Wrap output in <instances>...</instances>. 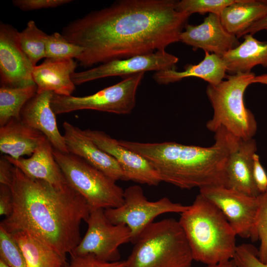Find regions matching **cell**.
<instances>
[{
	"mask_svg": "<svg viewBox=\"0 0 267 267\" xmlns=\"http://www.w3.org/2000/svg\"><path fill=\"white\" fill-rule=\"evenodd\" d=\"M177 0H122L70 22L61 34L83 48L76 59L91 67L165 50L179 42L190 15L177 10Z\"/></svg>",
	"mask_w": 267,
	"mask_h": 267,
	"instance_id": "1",
	"label": "cell"
},
{
	"mask_svg": "<svg viewBox=\"0 0 267 267\" xmlns=\"http://www.w3.org/2000/svg\"><path fill=\"white\" fill-rule=\"evenodd\" d=\"M13 198L11 214L0 223L9 233L24 231L55 250L66 261L80 243V224L87 221L91 209L69 184L56 187L33 179L14 167L9 186Z\"/></svg>",
	"mask_w": 267,
	"mask_h": 267,
	"instance_id": "2",
	"label": "cell"
},
{
	"mask_svg": "<svg viewBox=\"0 0 267 267\" xmlns=\"http://www.w3.org/2000/svg\"><path fill=\"white\" fill-rule=\"evenodd\" d=\"M214 133L215 143L209 147L172 141L144 143L118 140V142L145 158L162 181L187 189L225 186L229 155L241 139L222 127Z\"/></svg>",
	"mask_w": 267,
	"mask_h": 267,
	"instance_id": "3",
	"label": "cell"
},
{
	"mask_svg": "<svg viewBox=\"0 0 267 267\" xmlns=\"http://www.w3.org/2000/svg\"><path fill=\"white\" fill-rule=\"evenodd\" d=\"M179 222L193 260L206 265L233 259L236 234L222 211L200 193Z\"/></svg>",
	"mask_w": 267,
	"mask_h": 267,
	"instance_id": "4",
	"label": "cell"
},
{
	"mask_svg": "<svg viewBox=\"0 0 267 267\" xmlns=\"http://www.w3.org/2000/svg\"><path fill=\"white\" fill-rule=\"evenodd\" d=\"M134 244L126 267H187L193 261L183 230L174 219L153 222Z\"/></svg>",
	"mask_w": 267,
	"mask_h": 267,
	"instance_id": "5",
	"label": "cell"
},
{
	"mask_svg": "<svg viewBox=\"0 0 267 267\" xmlns=\"http://www.w3.org/2000/svg\"><path fill=\"white\" fill-rule=\"evenodd\" d=\"M255 77L251 72L237 73L218 85L208 86L206 93L213 109V117L206 123L208 130L215 132L222 127L241 140L253 138L257 123L245 106L244 95Z\"/></svg>",
	"mask_w": 267,
	"mask_h": 267,
	"instance_id": "6",
	"label": "cell"
},
{
	"mask_svg": "<svg viewBox=\"0 0 267 267\" xmlns=\"http://www.w3.org/2000/svg\"><path fill=\"white\" fill-rule=\"evenodd\" d=\"M53 155L68 183L91 210L114 208L123 203L124 190L102 172L70 153L53 148Z\"/></svg>",
	"mask_w": 267,
	"mask_h": 267,
	"instance_id": "7",
	"label": "cell"
},
{
	"mask_svg": "<svg viewBox=\"0 0 267 267\" xmlns=\"http://www.w3.org/2000/svg\"><path fill=\"white\" fill-rule=\"evenodd\" d=\"M144 73L125 77L119 83L88 96L53 94L51 106L55 114L93 110L117 114H130L136 102V93Z\"/></svg>",
	"mask_w": 267,
	"mask_h": 267,
	"instance_id": "8",
	"label": "cell"
},
{
	"mask_svg": "<svg viewBox=\"0 0 267 267\" xmlns=\"http://www.w3.org/2000/svg\"><path fill=\"white\" fill-rule=\"evenodd\" d=\"M189 205L174 203L167 197L150 201L144 195L142 188L132 185L124 190V202L120 206L104 210L107 219L113 224L127 225L131 232L133 244L142 231L158 216L169 213L181 214Z\"/></svg>",
	"mask_w": 267,
	"mask_h": 267,
	"instance_id": "9",
	"label": "cell"
},
{
	"mask_svg": "<svg viewBox=\"0 0 267 267\" xmlns=\"http://www.w3.org/2000/svg\"><path fill=\"white\" fill-rule=\"evenodd\" d=\"M200 194L223 213L237 235L258 241L257 225L267 191L250 196L224 186L203 187Z\"/></svg>",
	"mask_w": 267,
	"mask_h": 267,
	"instance_id": "10",
	"label": "cell"
},
{
	"mask_svg": "<svg viewBox=\"0 0 267 267\" xmlns=\"http://www.w3.org/2000/svg\"><path fill=\"white\" fill-rule=\"evenodd\" d=\"M86 222L87 231L70 255L90 254L104 261H120L119 247L131 241L130 228L123 224L111 223L103 209H91Z\"/></svg>",
	"mask_w": 267,
	"mask_h": 267,
	"instance_id": "11",
	"label": "cell"
},
{
	"mask_svg": "<svg viewBox=\"0 0 267 267\" xmlns=\"http://www.w3.org/2000/svg\"><path fill=\"white\" fill-rule=\"evenodd\" d=\"M178 58L165 50L134 56L116 59L83 71L75 72L71 79L75 85L112 76L128 77L146 71L156 72L175 68Z\"/></svg>",
	"mask_w": 267,
	"mask_h": 267,
	"instance_id": "12",
	"label": "cell"
},
{
	"mask_svg": "<svg viewBox=\"0 0 267 267\" xmlns=\"http://www.w3.org/2000/svg\"><path fill=\"white\" fill-rule=\"evenodd\" d=\"M18 33L11 25L0 22V86L26 87L36 85L32 77L34 66L20 46Z\"/></svg>",
	"mask_w": 267,
	"mask_h": 267,
	"instance_id": "13",
	"label": "cell"
},
{
	"mask_svg": "<svg viewBox=\"0 0 267 267\" xmlns=\"http://www.w3.org/2000/svg\"><path fill=\"white\" fill-rule=\"evenodd\" d=\"M84 131L99 148L116 160L124 173L125 181L152 186H157L162 181L151 164L140 154L121 145L118 140L102 131Z\"/></svg>",
	"mask_w": 267,
	"mask_h": 267,
	"instance_id": "14",
	"label": "cell"
},
{
	"mask_svg": "<svg viewBox=\"0 0 267 267\" xmlns=\"http://www.w3.org/2000/svg\"><path fill=\"white\" fill-rule=\"evenodd\" d=\"M179 36V42L202 49L221 57L240 44L237 37L228 32L222 25L220 17L209 13L199 25L186 24Z\"/></svg>",
	"mask_w": 267,
	"mask_h": 267,
	"instance_id": "15",
	"label": "cell"
},
{
	"mask_svg": "<svg viewBox=\"0 0 267 267\" xmlns=\"http://www.w3.org/2000/svg\"><path fill=\"white\" fill-rule=\"evenodd\" d=\"M63 128L69 153L81 158L115 181L124 180V173L116 160L99 148L84 130L66 121Z\"/></svg>",
	"mask_w": 267,
	"mask_h": 267,
	"instance_id": "16",
	"label": "cell"
},
{
	"mask_svg": "<svg viewBox=\"0 0 267 267\" xmlns=\"http://www.w3.org/2000/svg\"><path fill=\"white\" fill-rule=\"evenodd\" d=\"M53 94L50 91L37 92L22 109L20 121L44 134L54 149L69 153L63 135L59 131L56 114L51 106Z\"/></svg>",
	"mask_w": 267,
	"mask_h": 267,
	"instance_id": "17",
	"label": "cell"
},
{
	"mask_svg": "<svg viewBox=\"0 0 267 267\" xmlns=\"http://www.w3.org/2000/svg\"><path fill=\"white\" fill-rule=\"evenodd\" d=\"M257 151L254 139L240 141L237 147L230 153L227 161L225 187L250 196L260 194L253 175V156Z\"/></svg>",
	"mask_w": 267,
	"mask_h": 267,
	"instance_id": "18",
	"label": "cell"
},
{
	"mask_svg": "<svg viewBox=\"0 0 267 267\" xmlns=\"http://www.w3.org/2000/svg\"><path fill=\"white\" fill-rule=\"evenodd\" d=\"M4 157L29 178L45 181L58 187L69 184L54 158L53 147L47 138L29 158L15 159L7 155Z\"/></svg>",
	"mask_w": 267,
	"mask_h": 267,
	"instance_id": "19",
	"label": "cell"
},
{
	"mask_svg": "<svg viewBox=\"0 0 267 267\" xmlns=\"http://www.w3.org/2000/svg\"><path fill=\"white\" fill-rule=\"evenodd\" d=\"M77 63L73 59L55 60L46 58L34 67L32 77L37 92L50 91L59 95L69 96L75 89L71 79Z\"/></svg>",
	"mask_w": 267,
	"mask_h": 267,
	"instance_id": "20",
	"label": "cell"
},
{
	"mask_svg": "<svg viewBox=\"0 0 267 267\" xmlns=\"http://www.w3.org/2000/svg\"><path fill=\"white\" fill-rule=\"evenodd\" d=\"M45 138L41 132L20 120L11 119L0 127V151L15 159L24 155L31 156Z\"/></svg>",
	"mask_w": 267,
	"mask_h": 267,
	"instance_id": "21",
	"label": "cell"
},
{
	"mask_svg": "<svg viewBox=\"0 0 267 267\" xmlns=\"http://www.w3.org/2000/svg\"><path fill=\"white\" fill-rule=\"evenodd\" d=\"M182 71L175 68L157 71L153 76L159 84L167 85L178 82L184 78L196 77L203 79L209 85H216L225 77L226 68L222 57L205 51L204 59L198 64H189Z\"/></svg>",
	"mask_w": 267,
	"mask_h": 267,
	"instance_id": "22",
	"label": "cell"
},
{
	"mask_svg": "<svg viewBox=\"0 0 267 267\" xmlns=\"http://www.w3.org/2000/svg\"><path fill=\"white\" fill-rule=\"evenodd\" d=\"M226 72L236 74L250 72L256 66L267 68V41H261L248 34L244 41L222 57Z\"/></svg>",
	"mask_w": 267,
	"mask_h": 267,
	"instance_id": "23",
	"label": "cell"
},
{
	"mask_svg": "<svg viewBox=\"0 0 267 267\" xmlns=\"http://www.w3.org/2000/svg\"><path fill=\"white\" fill-rule=\"evenodd\" d=\"M267 14V0H236L224 8L220 17L226 30L238 39Z\"/></svg>",
	"mask_w": 267,
	"mask_h": 267,
	"instance_id": "24",
	"label": "cell"
},
{
	"mask_svg": "<svg viewBox=\"0 0 267 267\" xmlns=\"http://www.w3.org/2000/svg\"><path fill=\"white\" fill-rule=\"evenodd\" d=\"M28 267H64L67 264L54 249L24 231L12 233Z\"/></svg>",
	"mask_w": 267,
	"mask_h": 267,
	"instance_id": "25",
	"label": "cell"
},
{
	"mask_svg": "<svg viewBox=\"0 0 267 267\" xmlns=\"http://www.w3.org/2000/svg\"><path fill=\"white\" fill-rule=\"evenodd\" d=\"M37 92L36 85L26 87L0 86V127L11 119L20 120L22 109Z\"/></svg>",
	"mask_w": 267,
	"mask_h": 267,
	"instance_id": "26",
	"label": "cell"
},
{
	"mask_svg": "<svg viewBox=\"0 0 267 267\" xmlns=\"http://www.w3.org/2000/svg\"><path fill=\"white\" fill-rule=\"evenodd\" d=\"M47 34L40 29L33 20L18 33L20 46L34 67L41 59L46 58L45 42Z\"/></svg>",
	"mask_w": 267,
	"mask_h": 267,
	"instance_id": "27",
	"label": "cell"
},
{
	"mask_svg": "<svg viewBox=\"0 0 267 267\" xmlns=\"http://www.w3.org/2000/svg\"><path fill=\"white\" fill-rule=\"evenodd\" d=\"M83 48L67 40L61 34L48 35L45 42L46 58L55 60L77 59Z\"/></svg>",
	"mask_w": 267,
	"mask_h": 267,
	"instance_id": "28",
	"label": "cell"
},
{
	"mask_svg": "<svg viewBox=\"0 0 267 267\" xmlns=\"http://www.w3.org/2000/svg\"><path fill=\"white\" fill-rule=\"evenodd\" d=\"M236 0H181L177 1V10L189 15L194 13L215 14L220 16L226 6Z\"/></svg>",
	"mask_w": 267,
	"mask_h": 267,
	"instance_id": "29",
	"label": "cell"
},
{
	"mask_svg": "<svg viewBox=\"0 0 267 267\" xmlns=\"http://www.w3.org/2000/svg\"><path fill=\"white\" fill-rule=\"evenodd\" d=\"M0 259L10 267H28L12 234L0 226Z\"/></svg>",
	"mask_w": 267,
	"mask_h": 267,
	"instance_id": "30",
	"label": "cell"
},
{
	"mask_svg": "<svg viewBox=\"0 0 267 267\" xmlns=\"http://www.w3.org/2000/svg\"><path fill=\"white\" fill-rule=\"evenodd\" d=\"M233 259L236 267H267L260 260L258 249L251 244L237 245Z\"/></svg>",
	"mask_w": 267,
	"mask_h": 267,
	"instance_id": "31",
	"label": "cell"
},
{
	"mask_svg": "<svg viewBox=\"0 0 267 267\" xmlns=\"http://www.w3.org/2000/svg\"><path fill=\"white\" fill-rule=\"evenodd\" d=\"M64 267H126V261L109 262L98 259L90 254L81 256L71 255L69 263Z\"/></svg>",
	"mask_w": 267,
	"mask_h": 267,
	"instance_id": "32",
	"label": "cell"
},
{
	"mask_svg": "<svg viewBox=\"0 0 267 267\" xmlns=\"http://www.w3.org/2000/svg\"><path fill=\"white\" fill-rule=\"evenodd\" d=\"M257 231L260 243L259 258L262 262L267 263V193L259 217Z\"/></svg>",
	"mask_w": 267,
	"mask_h": 267,
	"instance_id": "33",
	"label": "cell"
},
{
	"mask_svg": "<svg viewBox=\"0 0 267 267\" xmlns=\"http://www.w3.org/2000/svg\"><path fill=\"white\" fill-rule=\"evenodd\" d=\"M72 0H13V5L23 11L54 8L72 2Z\"/></svg>",
	"mask_w": 267,
	"mask_h": 267,
	"instance_id": "34",
	"label": "cell"
},
{
	"mask_svg": "<svg viewBox=\"0 0 267 267\" xmlns=\"http://www.w3.org/2000/svg\"><path fill=\"white\" fill-rule=\"evenodd\" d=\"M253 175L256 187L260 194L267 191V173L261 164L259 156H253Z\"/></svg>",
	"mask_w": 267,
	"mask_h": 267,
	"instance_id": "35",
	"label": "cell"
},
{
	"mask_svg": "<svg viewBox=\"0 0 267 267\" xmlns=\"http://www.w3.org/2000/svg\"><path fill=\"white\" fill-rule=\"evenodd\" d=\"M13 210V198L9 186L0 184V215L9 216Z\"/></svg>",
	"mask_w": 267,
	"mask_h": 267,
	"instance_id": "36",
	"label": "cell"
},
{
	"mask_svg": "<svg viewBox=\"0 0 267 267\" xmlns=\"http://www.w3.org/2000/svg\"><path fill=\"white\" fill-rule=\"evenodd\" d=\"M14 166L6 158L1 157L0 159V184L9 186L13 179Z\"/></svg>",
	"mask_w": 267,
	"mask_h": 267,
	"instance_id": "37",
	"label": "cell"
},
{
	"mask_svg": "<svg viewBox=\"0 0 267 267\" xmlns=\"http://www.w3.org/2000/svg\"><path fill=\"white\" fill-rule=\"evenodd\" d=\"M263 30L267 31V14L262 19L258 21L246 30L242 34V36L246 34H254Z\"/></svg>",
	"mask_w": 267,
	"mask_h": 267,
	"instance_id": "38",
	"label": "cell"
},
{
	"mask_svg": "<svg viewBox=\"0 0 267 267\" xmlns=\"http://www.w3.org/2000/svg\"><path fill=\"white\" fill-rule=\"evenodd\" d=\"M206 267H236V264L233 259L220 263L206 265Z\"/></svg>",
	"mask_w": 267,
	"mask_h": 267,
	"instance_id": "39",
	"label": "cell"
},
{
	"mask_svg": "<svg viewBox=\"0 0 267 267\" xmlns=\"http://www.w3.org/2000/svg\"><path fill=\"white\" fill-rule=\"evenodd\" d=\"M254 83H260L267 85V74L255 76L253 81V84Z\"/></svg>",
	"mask_w": 267,
	"mask_h": 267,
	"instance_id": "40",
	"label": "cell"
},
{
	"mask_svg": "<svg viewBox=\"0 0 267 267\" xmlns=\"http://www.w3.org/2000/svg\"><path fill=\"white\" fill-rule=\"evenodd\" d=\"M0 267H10L3 260L0 259Z\"/></svg>",
	"mask_w": 267,
	"mask_h": 267,
	"instance_id": "41",
	"label": "cell"
},
{
	"mask_svg": "<svg viewBox=\"0 0 267 267\" xmlns=\"http://www.w3.org/2000/svg\"><path fill=\"white\" fill-rule=\"evenodd\" d=\"M193 267L192 266H189V267Z\"/></svg>",
	"mask_w": 267,
	"mask_h": 267,
	"instance_id": "42",
	"label": "cell"
}]
</instances>
